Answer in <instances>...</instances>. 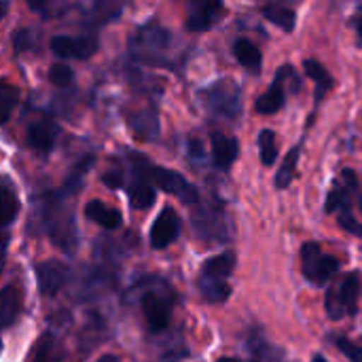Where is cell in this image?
Wrapping results in <instances>:
<instances>
[{
	"label": "cell",
	"mask_w": 362,
	"mask_h": 362,
	"mask_svg": "<svg viewBox=\"0 0 362 362\" xmlns=\"http://www.w3.org/2000/svg\"><path fill=\"white\" fill-rule=\"evenodd\" d=\"M362 284L361 276L354 272V274H348L339 286H333L329 293H327V314L333 318V320H341L344 316H352L356 312V305H358V297H361Z\"/></svg>",
	"instance_id": "cell-3"
},
{
	"label": "cell",
	"mask_w": 362,
	"mask_h": 362,
	"mask_svg": "<svg viewBox=\"0 0 362 362\" xmlns=\"http://www.w3.org/2000/svg\"><path fill=\"white\" fill-rule=\"evenodd\" d=\"M19 102V89L11 83H0V125L8 121Z\"/></svg>",
	"instance_id": "cell-25"
},
{
	"label": "cell",
	"mask_w": 362,
	"mask_h": 362,
	"mask_svg": "<svg viewBox=\"0 0 362 362\" xmlns=\"http://www.w3.org/2000/svg\"><path fill=\"white\" fill-rule=\"evenodd\" d=\"M49 78L57 87H68L72 83L74 74H72V68H68L66 64H53L49 70Z\"/></svg>",
	"instance_id": "cell-30"
},
{
	"label": "cell",
	"mask_w": 362,
	"mask_h": 362,
	"mask_svg": "<svg viewBox=\"0 0 362 362\" xmlns=\"http://www.w3.org/2000/svg\"><path fill=\"white\" fill-rule=\"evenodd\" d=\"M358 34H361V38H362V17L358 19Z\"/></svg>",
	"instance_id": "cell-42"
},
{
	"label": "cell",
	"mask_w": 362,
	"mask_h": 362,
	"mask_svg": "<svg viewBox=\"0 0 362 362\" xmlns=\"http://www.w3.org/2000/svg\"><path fill=\"white\" fill-rule=\"evenodd\" d=\"M312 362H327V361H325V356H320V354H318V356H314V361Z\"/></svg>",
	"instance_id": "cell-39"
},
{
	"label": "cell",
	"mask_w": 362,
	"mask_h": 362,
	"mask_svg": "<svg viewBox=\"0 0 362 362\" xmlns=\"http://www.w3.org/2000/svg\"><path fill=\"white\" fill-rule=\"evenodd\" d=\"M233 53H235L238 62H240L242 66L250 68V70H257V68L261 66V59H263V57H261L259 47H257L255 42L246 40V38H240V40L233 45Z\"/></svg>",
	"instance_id": "cell-22"
},
{
	"label": "cell",
	"mask_w": 362,
	"mask_h": 362,
	"mask_svg": "<svg viewBox=\"0 0 362 362\" xmlns=\"http://www.w3.org/2000/svg\"><path fill=\"white\" fill-rule=\"evenodd\" d=\"M148 178L155 187H159L161 191L178 197L185 204H197V189L178 172L168 170V168H159L148 163Z\"/></svg>",
	"instance_id": "cell-7"
},
{
	"label": "cell",
	"mask_w": 362,
	"mask_h": 362,
	"mask_svg": "<svg viewBox=\"0 0 362 362\" xmlns=\"http://www.w3.org/2000/svg\"><path fill=\"white\" fill-rule=\"evenodd\" d=\"M51 51L57 57L64 59H87L98 51L95 38H83V36H53L51 38Z\"/></svg>",
	"instance_id": "cell-11"
},
{
	"label": "cell",
	"mask_w": 362,
	"mask_h": 362,
	"mask_svg": "<svg viewBox=\"0 0 362 362\" xmlns=\"http://www.w3.org/2000/svg\"><path fill=\"white\" fill-rule=\"evenodd\" d=\"M348 208V193L344 189H333L327 199V212H337Z\"/></svg>",
	"instance_id": "cell-31"
},
{
	"label": "cell",
	"mask_w": 362,
	"mask_h": 362,
	"mask_svg": "<svg viewBox=\"0 0 362 362\" xmlns=\"http://www.w3.org/2000/svg\"><path fill=\"white\" fill-rule=\"evenodd\" d=\"M299 153H301V148L295 146V148H291V153L284 157V161H282V165H280V170H278V176H276V187H278V189H286V187L293 182L295 172H297V163H299Z\"/></svg>",
	"instance_id": "cell-24"
},
{
	"label": "cell",
	"mask_w": 362,
	"mask_h": 362,
	"mask_svg": "<svg viewBox=\"0 0 362 362\" xmlns=\"http://www.w3.org/2000/svg\"><path fill=\"white\" fill-rule=\"evenodd\" d=\"M235 267V255L233 252H223L212 259H208L202 267V280H216V282H227V278L233 274Z\"/></svg>",
	"instance_id": "cell-18"
},
{
	"label": "cell",
	"mask_w": 362,
	"mask_h": 362,
	"mask_svg": "<svg viewBox=\"0 0 362 362\" xmlns=\"http://www.w3.org/2000/svg\"><path fill=\"white\" fill-rule=\"evenodd\" d=\"M2 267H4V255L0 252V272H2Z\"/></svg>",
	"instance_id": "cell-40"
},
{
	"label": "cell",
	"mask_w": 362,
	"mask_h": 362,
	"mask_svg": "<svg viewBox=\"0 0 362 362\" xmlns=\"http://www.w3.org/2000/svg\"><path fill=\"white\" fill-rule=\"evenodd\" d=\"M70 269L66 263L62 261H42L36 265V282H38V291L45 297H55L68 282Z\"/></svg>",
	"instance_id": "cell-10"
},
{
	"label": "cell",
	"mask_w": 362,
	"mask_h": 362,
	"mask_svg": "<svg viewBox=\"0 0 362 362\" xmlns=\"http://www.w3.org/2000/svg\"><path fill=\"white\" fill-rule=\"evenodd\" d=\"M263 15L274 23L278 25L280 30H286V32H293L295 28V11L288 8V6H280V4H272V6H265Z\"/></svg>",
	"instance_id": "cell-23"
},
{
	"label": "cell",
	"mask_w": 362,
	"mask_h": 362,
	"mask_svg": "<svg viewBox=\"0 0 362 362\" xmlns=\"http://www.w3.org/2000/svg\"><path fill=\"white\" fill-rule=\"evenodd\" d=\"M259 151H261V161L265 165H272L278 157V148H276V136L272 129H263L259 134Z\"/></svg>",
	"instance_id": "cell-28"
},
{
	"label": "cell",
	"mask_w": 362,
	"mask_h": 362,
	"mask_svg": "<svg viewBox=\"0 0 362 362\" xmlns=\"http://www.w3.org/2000/svg\"><path fill=\"white\" fill-rule=\"evenodd\" d=\"M0 350H2V344H0Z\"/></svg>",
	"instance_id": "cell-44"
},
{
	"label": "cell",
	"mask_w": 362,
	"mask_h": 362,
	"mask_svg": "<svg viewBox=\"0 0 362 362\" xmlns=\"http://www.w3.org/2000/svg\"><path fill=\"white\" fill-rule=\"evenodd\" d=\"M6 11H8V0H0V19L6 15Z\"/></svg>",
	"instance_id": "cell-37"
},
{
	"label": "cell",
	"mask_w": 362,
	"mask_h": 362,
	"mask_svg": "<svg viewBox=\"0 0 362 362\" xmlns=\"http://www.w3.org/2000/svg\"><path fill=\"white\" fill-rule=\"evenodd\" d=\"M305 72H308V76H310V78H314V81L318 83L320 91H325V89H329V87H331V76H329V72H327L318 62L308 59V62H305Z\"/></svg>",
	"instance_id": "cell-29"
},
{
	"label": "cell",
	"mask_w": 362,
	"mask_h": 362,
	"mask_svg": "<svg viewBox=\"0 0 362 362\" xmlns=\"http://www.w3.org/2000/svg\"><path fill=\"white\" fill-rule=\"evenodd\" d=\"M193 229L202 240L208 242H227L229 240V223L218 206H202L193 214Z\"/></svg>",
	"instance_id": "cell-6"
},
{
	"label": "cell",
	"mask_w": 362,
	"mask_h": 362,
	"mask_svg": "<svg viewBox=\"0 0 362 362\" xmlns=\"http://www.w3.org/2000/svg\"><path fill=\"white\" fill-rule=\"evenodd\" d=\"M248 352H250V362H280L282 358L280 350L267 344L259 333H252L248 337Z\"/></svg>",
	"instance_id": "cell-20"
},
{
	"label": "cell",
	"mask_w": 362,
	"mask_h": 362,
	"mask_svg": "<svg viewBox=\"0 0 362 362\" xmlns=\"http://www.w3.org/2000/svg\"><path fill=\"white\" fill-rule=\"evenodd\" d=\"M98 362H119V358H117V356H112V354H108V356H102Z\"/></svg>",
	"instance_id": "cell-38"
},
{
	"label": "cell",
	"mask_w": 362,
	"mask_h": 362,
	"mask_svg": "<svg viewBox=\"0 0 362 362\" xmlns=\"http://www.w3.org/2000/svg\"><path fill=\"white\" fill-rule=\"evenodd\" d=\"M136 134L140 138H155L157 132H159V121H157V115L153 110H146V112H138L132 121Z\"/></svg>",
	"instance_id": "cell-26"
},
{
	"label": "cell",
	"mask_w": 362,
	"mask_h": 362,
	"mask_svg": "<svg viewBox=\"0 0 362 362\" xmlns=\"http://www.w3.org/2000/svg\"><path fill=\"white\" fill-rule=\"evenodd\" d=\"M284 106V91H282V78L278 74V81L257 100V110L263 115H274Z\"/></svg>",
	"instance_id": "cell-21"
},
{
	"label": "cell",
	"mask_w": 362,
	"mask_h": 362,
	"mask_svg": "<svg viewBox=\"0 0 362 362\" xmlns=\"http://www.w3.org/2000/svg\"><path fill=\"white\" fill-rule=\"evenodd\" d=\"M301 263H303V276L314 286H325L339 272V261L331 255H325L320 246L314 242L301 248Z\"/></svg>",
	"instance_id": "cell-4"
},
{
	"label": "cell",
	"mask_w": 362,
	"mask_h": 362,
	"mask_svg": "<svg viewBox=\"0 0 362 362\" xmlns=\"http://www.w3.org/2000/svg\"><path fill=\"white\" fill-rule=\"evenodd\" d=\"M218 362H240V361H238V358H221Z\"/></svg>",
	"instance_id": "cell-41"
},
{
	"label": "cell",
	"mask_w": 362,
	"mask_h": 362,
	"mask_svg": "<svg viewBox=\"0 0 362 362\" xmlns=\"http://www.w3.org/2000/svg\"><path fill=\"white\" fill-rule=\"evenodd\" d=\"M85 216L89 221H93L95 225H100L102 229H108V231L119 229L121 223H123L119 210H115V208H110V206H106L104 202H98V199L89 202L85 206Z\"/></svg>",
	"instance_id": "cell-17"
},
{
	"label": "cell",
	"mask_w": 362,
	"mask_h": 362,
	"mask_svg": "<svg viewBox=\"0 0 362 362\" xmlns=\"http://www.w3.org/2000/svg\"><path fill=\"white\" fill-rule=\"evenodd\" d=\"M337 348L341 350V354H346L352 362H362V348L352 344L350 339H337Z\"/></svg>",
	"instance_id": "cell-32"
},
{
	"label": "cell",
	"mask_w": 362,
	"mask_h": 362,
	"mask_svg": "<svg viewBox=\"0 0 362 362\" xmlns=\"http://www.w3.org/2000/svg\"><path fill=\"white\" fill-rule=\"evenodd\" d=\"M189 151H191L193 157H202V144H199V142L191 140V142H189Z\"/></svg>",
	"instance_id": "cell-35"
},
{
	"label": "cell",
	"mask_w": 362,
	"mask_h": 362,
	"mask_svg": "<svg viewBox=\"0 0 362 362\" xmlns=\"http://www.w3.org/2000/svg\"><path fill=\"white\" fill-rule=\"evenodd\" d=\"M132 180L127 185L129 204L136 210H146L155 204V185L148 178V161L142 155H129Z\"/></svg>",
	"instance_id": "cell-5"
},
{
	"label": "cell",
	"mask_w": 362,
	"mask_h": 362,
	"mask_svg": "<svg viewBox=\"0 0 362 362\" xmlns=\"http://www.w3.org/2000/svg\"><path fill=\"white\" fill-rule=\"evenodd\" d=\"M19 212V199L8 182H0V246L6 244V229L13 225Z\"/></svg>",
	"instance_id": "cell-14"
},
{
	"label": "cell",
	"mask_w": 362,
	"mask_h": 362,
	"mask_svg": "<svg viewBox=\"0 0 362 362\" xmlns=\"http://www.w3.org/2000/svg\"><path fill=\"white\" fill-rule=\"evenodd\" d=\"M238 153H240V146H238L235 138L225 136V134L212 136V159H214L216 168H221V170L231 168L233 161L238 159Z\"/></svg>",
	"instance_id": "cell-16"
},
{
	"label": "cell",
	"mask_w": 362,
	"mask_h": 362,
	"mask_svg": "<svg viewBox=\"0 0 362 362\" xmlns=\"http://www.w3.org/2000/svg\"><path fill=\"white\" fill-rule=\"evenodd\" d=\"M339 225H341L346 231H350V233L362 238V225L361 223H356V218H354L348 210H344V212L339 214Z\"/></svg>",
	"instance_id": "cell-33"
},
{
	"label": "cell",
	"mask_w": 362,
	"mask_h": 362,
	"mask_svg": "<svg viewBox=\"0 0 362 362\" xmlns=\"http://www.w3.org/2000/svg\"><path fill=\"white\" fill-rule=\"evenodd\" d=\"M25 2H28L32 8H36V11H38V8H42V6H45V2H47V0H25Z\"/></svg>",
	"instance_id": "cell-36"
},
{
	"label": "cell",
	"mask_w": 362,
	"mask_h": 362,
	"mask_svg": "<svg viewBox=\"0 0 362 362\" xmlns=\"http://www.w3.org/2000/svg\"><path fill=\"white\" fill-rule=\"evenodd\" d=\"M204 106L218 117L235 119L242 110V93L233 81H218L202 91Z\"/></svg>",
	"instance_id": "cell-2"
},
{
	"label": "cell",
	"mask_w": 362,
	"mask_h": 362,
	"mask_svg": "<svg viewBox=\"0 0 362 362\" xmlns=\"http://www.w3.org/2000/svg\"><path fill=\"white\" fill-rule=\"evenodd\" d=\"M21 312V293L17 286H4L0 291V331L13 327Z\"/></svg>",
	"instance_id": "cell-15"
},
{
	"label": "cell",
	"mask_w": 362,
	"mask_h": 362,
	"mask_svg": "<svg viewBox=\"0 0 362 362\" xmlns=\"http://www.w3.org/2000/svg\"><path fill=\"white\" fill-rule=\"evenodd\" d=\"M102 182H104L108 189H119V187H123V172H121V170H108V172L102 176Z\"/></svg>",
	"instance_id": "cell-34"
},
{
	"label": "cell",
	"mask_w": 362,
	"mask_h": 362,
	"mask_svg": "<svg viewBox=\"0 0 362 362\" xmlns=\"http://www.w3.org/2000/svg\"><path fill=\"white\" fill-rule=\"evenodd\" d=\"M142 312L146 318V325L153 333H161L168 329L172 318V297L153 291L142 297Z\"/></svg>",
	"instance_id": "cell-8"
},
{
	"label": "cell",
	"mask_w": 362,
	"mask_h": 362,
	"mask_svg": "<svg viewBox=\"0 0 362 362\" xmlns=\"http://www.w3.org/2000/svg\"><path fill=\"white\" fill-rule=\"evenodd\" d=\"M199 291L202 295L212 301V303H223L231 295V286L227 282H216V280H202L199 278Z\"/></svg>",
	"instance_id": "cell-27"
},
{
	"label": "cell",
	"mask_w": 362,
	"mask_h": 362,
	"mask_svg": "<svg viewBox=\"0 0 362 362\" xmlns=\"http://www.w3.org/2000/svg\"><path fill=\"white\" fill-rule=\"evenodd\" d=\"M178 233H180V218L176 210L163 208L151 227V246L157 250H163L178 238Z\"/></svg>",
	"instance_id": "cell-12"
},
{
	"label": "cell",
	"mask_w": 362,
	"mask_h": 362,
	"mask_svg": "<svg viewBox=\"0 0 362 362\" xmlns=\"http://www.w3.org/2000/svg\"><path fill=\"white\" fill-rule=\"evenodd\" d=\"M64 361V350L57 341V337L47 331L38 337L32 350V362H62Z\"/></svg>",
	"instance_id": "cell-19"
},
{
	"label": "cell",
	"mask_w": 362,
	"mask_h": 362,
	"mask_svg": "<svg viewBox=\"0 0 362 362\" xmlns=\"http://www.w3.org/2000/svg\"><path fill=\"white\" fill-rule=\"evenodd\" d=\"M361 210H362V199H361Z\"/></svg>",
	"instance_id": "cell-43"
},
{
	"label": "cell",
	"mask_w": 362,
	"mask_h": 362,
	"mask_svg": "<svg viewBox=\"0 0 362 362\" xmlns=\"http://www.w3.org/2000/svg\"><path fill=\"white\" fill-rule=\"evenodd\" d=\"M40 223L51 242L64 252L76 250V227L72 212L57 199H49L40 210Z\"/></svg>",
	"instance_id": "cell-1"
},
{
	"label": "cell",
	"mask_w": 362,
	"mask_h": 362,
	"mask_svg": "<svg viewBox=\"0 0 362 362\" xmlns=\"http://www.w3.org/2000/svg\"><path fill=\"white\" fill-rule=\"evenodd\" d=\"M57 134H59V127L55 125V121H51L47 117H40V119H36V121H32L28 125L25 138H28L30 148H34L40 155H49L53 151V146H55Z\"/></svg>",
	"instance_id": "cell-13"
},
{
	"label": "cell",
	"mask_w": 362,
	"mask_h": 362,
	"mask_svg": "<svg viewBox=\"0 0 362 362\" xmlns=\"http://www.w3.org/2000/svg\"><path fill=\"white\" fill-rule=\"evenodd\" d=\"M223 15V0H189L187 11V30L206 32Z\"/></svg>",
	"instance_id": "cell-9"
}]
</instances>
